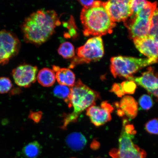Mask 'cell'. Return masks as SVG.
Returning <instances> with one entry per match:
<instances>
[{
	"instance_id": "6da1fadb",
	"label": "cell",
	"mask_w": 158,
	"mask_h": 158,
	"mask_svg": "<svg viewBox=\"0 0 158 158\" xmlns=\"http://www.w3.org/2000/svg\"><path fill=\"white\" fill-rule=\"evenodd\" d=\"M60 24L55 11L38 10L27 17L22 24L23 39L27 43L39 46L48 40Z\"/></svg>"
},
{
	"instance_id": "7a4b0ae2",
	"label": "cell",
	"mask_w": 158,
	"mask_h": 158,
	"mask_svg": "<svg viewBox=\"0 0 158 158\" xmlns=\"http://www.w3.org/2000/svg\"><path fill=\"white\" fill-rule=\"evenodd\" d=\"M70 88V96L67 104L69 108H73V111L63 120L61 127L63 130L66 129L69 124L76 122L82 112L95 105L96 101L100 98L99 93L83 83L80 80Z\"/></svg>"
},
{
	"instance_id": "3957f363",
	"label": "cell",
	"mask_w": 158,
	"mask_h": 158,
	"mask_svg": "<svg viewBox=\"0 0 158 158\" xmlns=\"http://www.w3.org/2000/svg\"><path fill=\"white\" fill-rule=\"evenodd\" d=\"M83 33L86 36H100L111 34L116 24L109 16L103 6L84 7L80 15Z\"/></svg>"
},
{
	"instance_id": "277c9868",
	"label": "cell",
	"mask_w": 158,
	"mask_h": 158,
	"mask_svg": "<svg viewBox=\"0 0 158 158\" xmlns=\"http://www.w3.org/2000/svg\"><path fill=\"white\" fill-rule=\"evenodd\" d=\"M157 4V2H149L143 9L124 22L130 38L134 40L149 35L152 17Z\"/></svg>"
},
{
	"instance_id": "5b68a950",
	"label": "cell",
	"mask_w": 158,
	"mask_h": 158,
	"mask_svg": "<svg viewBox=\"0 0 158 158\" xmlns=\"http://www.w3.org/2000/svg\"><path fill=\"white\" fill-rule=\"evenodd\" d=\"M158 62L148 58L118 56L110 59V70L114 78L128 80L141 69Z\"/></svg>"
},
{
	"instance_id": "8992f818",
	"label": "cell",
	"mask_w": 158,
	"mask_h": 158,
	"mask_svg": "<svg viewBox=\"0 0 158 158\" xmlns=\"http://www.w3.org/2000/svg\"><path fill=\"white\" fill-rule=\"evenodd\" d=\"M77 57L71 64L73 67L76 64L89 63L99 60L104 54L103 41L100 36H96L89 39L82 46L77 49Z\"/></svg>"
},
{
	"instance_id": "52a82bcc",
	"label": "cell",
	"mask_w": 158,
	"mask_h": 158,
	"mask_svg": "<svg viewBox=\"0 0 158 158\" xmlns=\"http://www.w3.org/2000/svg\"><path fill=\"white\" fill-rule=\"evenodd\" d=\"M134 135L122 128L118 140V148L110 151V156L112 158H145L146 152L133 142Z\"/></svg>"
},
{
	"instance_id": "ba28073f",
	"label": "cell",
	"mask_w": 158,
	"mask_h": 158,
	"mask_svg": "<svg viewBox=\"0 0 158 158\" xmlns=\"http://www.w3.org/2000/svg\"><path fill=\"white\" fill-rule=\"evenodd\" d=\"M21 42L17 35L5 29L0 30V65L7 64L18 54Z\"/></svg>"
},
{
	"instance_id": "9c48e42d",
	"label": "cell",
	"mask_w": 158,
	"mask_h": 158,
	"mask_svg": "<svg viewBox=\"0 0 158 158\" xmlns=\"http://www.w3.org/2000/svg\"><path fill=\"white\" fill-rule=\"evenodd\" d=\"M130 2L127 0H111L103 2L102 6L114 23L124 22L133 14Z\"/></svg>"
},
{
	"instance_id": "30bf717a",
	"label": "cell",
	"mask_w": 158,
	"mask_h": 158,
	"mask_svg": "<svg viewBox=\"0 0 158 158\" xmlns=\"http://www.w3.org/2000/svg\"><path fill=\"white\" fill-rule=\"evenodd\" d=\"M37 71L36 66L23 64L14 69L12 75L16 84L22 87L27 88L35 82Z\"/></svg>"
},
{
	"instance_id": "8fae6325",
	"label": "cell",
	"mask_w": 158,
	"mask_h": 158,
	"mask_svg": "<svg viewBox=\"0 0 158 158\" xmlns=\"http://www.w3.org/2000/svg\"><path fill=\"white\" fill-rule=\"evenodd\" d=\"M114 108L107 102H102L100 106L94 105L86 110V115L97 127L103 125L112 119L111 114Z\"/></svg>"
},
{
	"instance_id": "7c38bea8",
	"label": "cell",
	"mask_w": 158,
	"mask_h": 158,
	"mask_svg": "<svg viewBox=\"0 0 158 158\" xmlns=\"http://www.w3.org/2000/svg\"><path fill=\"white\" fill-rule=\"evenodd\" d=\"M128 80L133 81L158 99V76L155 73L153 68L149 67L141 76L132 77Z\"/></svg>"
},
{
	"instance_id": "4fadbf2b",
	"label": "cell",
	"mask_w": 158,
	"mask_h": 158,
	"mask_svg": "<svg viewBox=\"0 0 158 158\" xmlns=\"http://www.w3.org/2000/svg\"><path fill=\"white\" fill-rule=\"evenodd\" d=\"M136 48L148 57L158 62V41L150 35L133 40Z\"/></svg>"
},
{
	"instance_id": "5bb4252c",
	"label": "cell",
	"mask_w": 158,
	"mask_h": 158,
	"mask_svg": "<svg viewBox=\"0 0 158 158\" xmlns=\"http://www.w3.org/2000/svg\"><path fill=\"white\" fill-rule=\"evenodd\" d=\"M115 106L118 110H121L123 116H126L133 119L137 116L138 112V102L133 97L126 96L122 98L119 102H116Z\"/></svg>"
},
{
	"instance_id": "9a60e30c",
	"label": "cell",
	"mask_w": 158,
	"mask_h": 158,
	"mask_svg": "<svg viewBox=\"0 0 158 158\" xmlns=\"http://www.w3.org/2000/svg\"><path fill=\"white\" fill-rule=\"evenodd\" d=\"M66 142L71 149L78 151L84 149L87 143V140L82 134L74 132L67 136Z\"/></svg>"
},
{
	"instance_id": "2e32d148",
	"label": "cell",
	"mask_w": 158,
	"mask_h": 158,
	"mask_svg": "<svg viewBox=\"0 0 158 158\" xmlns=\"http://www.w3.org/2000/svg\"><path fill=\"white\" fill-rule=\"evenodd\" d=\"M56 78L59 84L69 87L72 86L75 83V75L70 69L59 68L56 72Z\"/></svg>"
},
{
	"instance_id": "e0dca14e",
	"label": "cell",
	"mask_w": 158,
	"mask_h": 158,
	"mask_svg": "<svg viewBox=\"0 0 158 158\" xmlns=\"http://www.w3.org/2000/svg\"><path fill=\"white\" fill-rule=\"evenodd\" d=\"M56 79L55 72L52 69L48 68L41 69L37 76V80L39 83L45 87L52 86Z\"/></svg>"
},
{
	"instance_id": "ac0fdd59",
	"label": "cell",
	"mask_w": 158,
	"mask_h": 158,
	"mask_svg": "<svg viewBox=\"0 0 158 158\" xmlns=\"http://www.w3.org/2000/svg\"><path fill=\"white\" fill-rule=\"evenodd\" d=\"M42 147L38 142L34 141L27 144L23 148L22 153L26 158H37L40 155Z\"/></svg>"
},
{
	"instance_id": "d6986e66",
	"label": "cell",
	"mask_w": 158,
	"mask_h": 158,
	"mask_svg": "<svg viewBox=\"0 0 158 158\" xmlns=\"http://www.w3.org/2000/svg\"><path fill=\"white\" fill-rule=\"evenodd\" d=\"M71 93L70 87L59 85L55 87L53 90L54 95L59 98L64 100L66 103H68Z\"/></svg>"
},
{
	"instance_id": "ffe728a7",
	"label": "cell",
	"mask_w": 158,
	"mask_h": 158,
	"mask_svg": "<svg viewBox=\"0 0 158 158\" xmlns=\"http://www.w3.org/2000/svg\"><path fill=\"white\" fill-rule=\"evenodd\" d=\"M58 52L65 59L72 58L75 56L74 47L71 43L65 42L59 46Z\"/></svg>"
},
{
	"instance_id": "44dd1931",
	"label": "cell",
	"mask_w": 158,
	"mask_h": 158,
	"mask_svg": "<svg viewBox=\"0 0 158 158\" xmlns=\"http://www.w3.org/2000/svg\"><path fill=\"white\" fill-rule=\"evenodd\" d=\"M149 35L158 41V8L156 9L152 16Z\"/></svg>"
},
{
	"instance_id": "7402d4cb",
	"label": "cell",
	"mask_w": 158,
	"mask_h": 158,
	"mask_svg": "<svg viewBox=\"0 0 158 158\" xmlns=\"http://www.w3.org/2000/svg\"><path fill=\"white\" fill-rule=\"evenodd\" d=\"M139 104L142 109L149 110L152 107L153 102L151 97L147 94H143L139 100Z\"/></svg>"
},
{
	"instance_id": "603a6c76",
	"label": "cell",
	"mask_w": 158,
	"mask_h": 158,
	"mask_svg": "<svg viewBox=\"0 0 158 158\" xmlns=\"http://www.w3.org/2000/svg\"><path fill=\"white\" fill-rule=\"evenodd\" d=\"M12 86V83L9 78L0 77V94L7 93L11 90Z\"/></svg>"
},
{
	"instance_id": "cb8c5ba5",
	"label": "cell",
	"mask_w": 158,
	"mask_h": 158,
	"mask_svg": "<svg viewBox=\"0 0 158 158\" xmlns=\"http://www.w3.org/2000/svg\"><path fill=\"white\" fill-rule=\"evenodd\" d=\"M145 128L148 133L158 135V118H154L146 123Z\"/></svg>"
},
{
	"instance_id": "d4e9b609",
	"label": "cell",
	"mask_w": 158,
	"mask_h": 158,
	"mask_svg": "<svg viewBox=\"0 0 158 158\" xmlns=\"http://www.w3.org/2000/svg\"><path fill=\"white\" fill-rule=\"evenodd\" d=\"M149 2L142 1V0L130 1V7H131L133 14L137 13L140 10L143 9Z\"/></svg>"
},
{
	"instance_id": "484cf974",
	"label": "cell",
	"mask_w": 158,
	"mask_h": 158,
	"mask_svg": "<svg viewBox=\"0 0 158 158\" xmlns=\"http://www.w3.org/2000/svg\"><path fill=\"white\" fill-rule=\"evenodd\" d=\"M121 84L124 94H133L137 88V84L133 81H126Z\"/></svg>"
},
{
	"instance_id": "4316f807",
	"label": "cell",
	"mask_w": 158,
	"mask_h": 158,
	"mask_svg": "<svg viewBox=\"0 0 158 158\" xmlns=\"http://www.w3.org/2000/svg\"><path fill=\"white\" fill-rule=\"evenodd\" d=\"M84 8H91L100 6H102L103 2L97 1H79Z\"/></svg>"
},
{
	"instance_id": "83f0119b",
	"label": "cell",
	"mask_w": 158,
	"mask_h": 158,
	"mask_svg": "<svg viewBox=\"0 0 158 158\" xmlns=\"http://www.w3.org/2000/svg\"><path fill=\"white\" fill-rule=\"evenodd\" d=\"M110 91L114 93L118 97L121 98L124 94L121 84L115 83L112 87Z\"/></svg>"
},
{
	"instance_id": "f1b7e54d",
	"label": "cell",
	"mask_w": 158,
	"mask_h": 158,
	"mask_svg": "<svg viewBox=\"0 0 158 158\" xmlns=\"http://www.w3.org/2000/svg\"><path fill=\"white\" fill-rule=\"evenodd\" d=\"M42 113L41 111L33 112H30L28 118L30 119L33 120L35 123H38L42 118Z\"/></svg>"
},
{
	"instance_id": "f546056e",
	"label": "cell",
	"mask_w": 158,
	"mask_h": 158,
	"mask_svg": "<svg viewBox=\"0 0 158 158\" xmlns=\"http://www.w3.org/2000/svg\"></svg>"
}]
</instances>
